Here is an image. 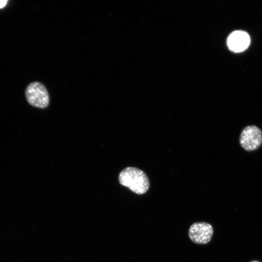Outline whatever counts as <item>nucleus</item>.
<instances>
[{
	"instance_id": "nucleus-4",
	"label": "nucleus",
	"mask_w": 262,
	"mask_h": 262,
	"mask_svg": "<svg viewBox=\"0 0 262 262\" xmlns=\"http://www.w3.org/2000/svg\"><path fill=\"white\" fill-rule=\"evenodd\" d=\"M213 234L212 225L206 222H196L190 227L188 231L189 238L198 244H205L211 240Z\"/></svg>"
},
{
	"instance_id": "nucleus-5",
	"label": "nucleus",
	"mask_w": 262,
	"mask_h": 262,
	"mask_svg": "<svg viewBox=\"0 0 262 262\" xmlns=\"http://www.w3.org/2000/svg\"><path fill=\"white\" fill-rule=\"evenodd\" d=\"M250 37L248 33L242 31L232 32L228 37L227 44L229 49L235 52L244 51L250 44Z\"/></svg>"
},
{
	"instance_id": "nucleus-6",
	"label": "nucleus",
	"mask_w": 262,
	"mask_h": 262,
	"mask_svg": "<svg viewBox=\"0 0 262 262\" xmlns=\"http://www.w3.org/2000/svg\"><path fill=\"white\" fill-rule=\"evenodd\" d=\"M7 1L5 0H0V8L4 7L7 3Z\"/></svg>"
},
{
	"instance_id": "nucleus-7",
	"label": "nucleus",
	"mask_w": 262,
	"mask_h": 262,
	"mask_svg": "<svg viewBox=\"0 0 262 262\" xmlns=\"http://www.w3.org/2000/svg\"><path fill=\"white\" fill-rule=\"evenodd\" d=\"M260 262L258 261H256V260H255V261H251V262Z\"/></svg>"
},
{
	"instance_id": "nucleus-1",
	"label": "nucleus",
	"mask_w": 262,
	"mask_h": 262,
	"mask_svg": "<svg viewBox=\"0 0 262 262\" xmlns=\"http://www.w3.org/2000/svg\"><path fill=\"white\" fill-rule=\"evenodd\" d=\"M120 183L137 194L145 193L149 188V180L147 175L141 170L128 167L119 173Z\"/></svg>"
},
{
	"instance_id": "nucleus-2",
	"label": "nucleus",
	"mask_w": 262,
	"mask_h": 262,
	"mask_svg": "<svg viewBox=\"0 0 262 262\" xmlns=\"http://www.w3.org/2000/svg\"><path fill=\"white\" fill-rule=\"evenodd\" d=\"M25 95L28 102L33 107L45 108L49 104L48 92L41 82H34L30 83L26 88Z\"/></svg>"
},
{
	"instance_id": "nucleus-3",
	"label": "nucleus",
	"mask_w": 262,
	"mask_h": 262,
	"mask_svg": "<svg viewBox=\"0 0 262 262\" xmlns=\"http://www.w3.org/2000/svg\"><path fill=\"white\" fill-rule=\"evenodd\" d=\"M239 142L242 147L246 151L257 149L262 143L261 130L254 125L245 127L240 134Z\"/></svg>"
}]
</instances>
